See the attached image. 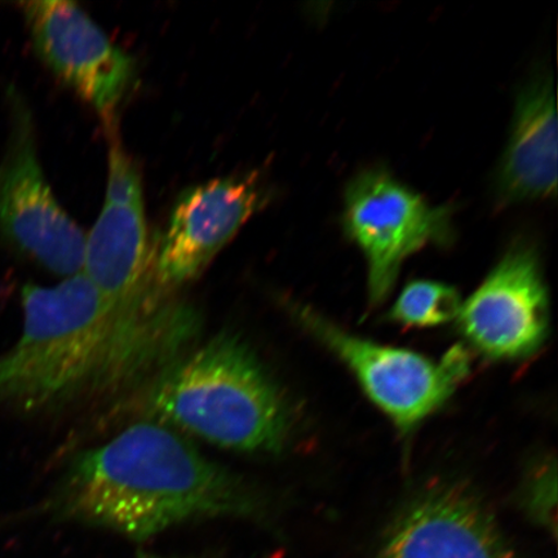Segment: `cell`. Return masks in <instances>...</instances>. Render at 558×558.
Here are the masks:
<instances>
[{
	"label": "cell",
	"instance_id": "6da1fadb",
	"mask_svg": "<svg viewBox=\"0 0 558 558\" xmlns=\"http://www.w3.org/2000/svg\"><path fill=\"white\" fill-rule=\"evenodd\" d=\"M27 515L148 541L194 521H262L267 501L246 477L207 458L177 429L145 421L76 453Z\"/></svg>",
	"mask_w": 558,
	"mask_h": 558
},
{
	"label": "cell",
	"instance_id": "7a4b0ae2",
	"mask_svg": "<svg viewBox=\"0 0 558 558\" xmlns=\"http://www.w3.org/2000/svg\"><path fill=\"white\" fill-rule=\"evenodd\" d=\"M23 331L0 354V409L46 414L88 395L120 393L149 367L85 275L23 289Z\"/></svg>",
	"mask_w": 558,
	"mask_h": 558
},
{
	"label": "cell",
	"instance_id": "3957f363",
	"mask_svg": "<svg viewBox=\"0 0 558 558\" xmlns=\"http://www.w3.org/2000/svg\"><path fill=\"white\" fill-rule=\"evenodd\" d=\"M144 403L150 421L248 456L282 452L294 430L281 387L235 331L187 349L146 386Z\"/></svg>",
	"mask_w": 558,
	"mask_h": 558
},
{
	"label": "cell",
	"instance_id": "277c9868",
	"mask_svg": "<svg viewBox=\"0 0 558 558\" xmlns=\"http://www.w3.org/2000/svg\"><path fill=\"white\" fill-rule=\"evenodd\" d=\"M82 274L130 330L159 339L184 335L195 324L193 306L159 284L156 248L146 228L142 174L113 136L102 211L86 235Z\"/></svg>",
	"mask_w": 558,
	"mask_h": 558
},
{
	"label": "cell",
	"instance_id": "5b68a950",
	"mask_svg": "<svg viewBox=\"0 0 558 558\" xmlns=\"http://www.w3.org/2000/svg\"><path fill=\"white\" fill-rule=\"evenodd\" d=\"M10 134L0 159V241L60 277L81 274L86 234L54 198L41 169L33 116L10 87Z\"/></svg>",
	"mask_w": 558,
	"mask_h": 558
},
{
	"label": "cell",
	"instance_id": "8992f818",
	"mask_svg": "<svg viewBox=\"0 0 558 558\" xmlns=\"http://www.w3.org/2000/svg\"><path fill=\"white\" fill-rule=\"evenodd\" d=\"M289 310L306 331L351 368L369 400L403 434L441 408L470 373V354L462 345L434 361L354 337L306 306L289 304Z\"/></svg>",
	"mask_w": 558,
	"mask_h": 558
},
{
	"label": "cell",
	"instance_id": "52a82bcc",
	"mask_svg": "<svg viewBox=\"0 0 558 558\" xmlns=\"http://www.w3.org/2000/svg\"><path fill=\"white\" fill-rule=\"evenodd\" d=\"M451 213L381 169L362 171L344 194L343 227L367 262L368 300L379 305L393 290L402 264L430 243L451 239Z\"/></svg>",
	"mask_w": 558,
	"mask_h": 558
},
{
	"label": "cell",
	"instance_id": "ba28073f",
	"mask_svg": "<svg viewBox=\"0 0 558 558\" xmlns=\"http://www.w3.org/2000/svg\"><path fill=\"white\" fill-rule=\"evenodd\" d=\"M20 9L41 62L114 130L118 109L134 86V58L76 3L32 0Z\"/></svg>",
	"mask_w": 558,
	"mask_h": 558
},
{
	"label": "cell",
	"instance_id": "9c48e42d",
	"mask_svg": "<svg viewBox=\"0 0 558 558\" xmlns=\"http://www.w3.org/2000/svg\"><path fill=\"white\" fill-rule=\"evenodd\" d=\"M269 198L257 170L187 187L174 202L156 247L159 284L173 292L197 279Z\"/></svg>",
	"mask_w": 558,
	"mask_h": 558
},
{
	"label": "cell",
	"instance_id": "30bf717a",
	"mask_svg": "<svg viewBox=\"0 0 558 558\" xmlns=\"http://www.w3.org/2000/svg\"><path fill=\"white\" fill-rule=\"evenodd\" d=\"M460 331L493 360L529 357L544 343L549 300L536 251L518 243L459 312Z\"/></svg>",
	"mask_w": 558,
	"mask_h": 558
},
{
	"label": "cell",
	"instance_id": "8fae6325",
	"mask_svg": "<svg viewBox=\"0 0 558 558\" xmlns=\"http://www.w3.org/2000/svg\"><path fill=\"white\" fill-rule=\"evenodd\" d=\"M378 558H514L490 512L469 486L434 485L403 509Z\"/></svg>",
	"mask_w": 558,
	"mask_h": 558
},
{
	"label": "cell",
	"instance_id": "7c38bea8",
	"mask_svg": "<svg viewBox=\"0 0 558 558\" xmlns=\"http://www.w3.org/2000/svg\"><path fill=\"white\" fill-rule=\"evenodd\" d=\"M557 114L554 80L536 74L515 100L507 148L500 159L495 194L500 206L555 197Z\"/></svg>",
	"mask_w": 558,
	"mask_h": 558
},
{
	"label": "cell",
	"instance_id": "4fadbf2b",
	"mask_svg": "<svg viewBox=\"0 0 558 558\" xmlns=\"http://www.w3.org/2000/svg\"><path fill=\"white\" fill-rule=\"evenodd\" d=\"M462 304L452 286L418 279L402 290L390 318L407 326L434 327L458 318Z\"/></svg>",
	"mask_w": 558,
	"mask_h": 558
},
{
	"label": "cell",
	"instance_id": "5bb4252c",
	"mask_svg": "<svg viewBox=\"0 0 558 558\" xmlns=\"http://www.w3.org/2000/svg\"><path fill=\"white\" fill-rule=\"evenodd\" d=\"M527 512L542 526L556 534L557 488L555 462L543 463L535 472L525 493Z\"/></svg>",
	"mask_w": 558,
	"mask_h": 558
},
{
	"label": "cell",
	"instance_id": "9a60e30c",
	"mask_svg": "<svg viewBox=\"0 0 558 558\" xmlns=\"http://www.w3.org/2000/svg\"><path fill=\"white\" fill-rule=\"evenodd\" d=\"M137 558H170V557H163L156 554H149V553H140L137 555Z\"/></svg>",
	"mask_w": 558,
	"mask_h": 558
}]
</instances>
